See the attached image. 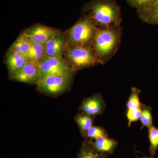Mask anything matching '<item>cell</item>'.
Segmentation results:
<instances>
[{
    "label": "cell",
    "instance_id": "obj_1",
    "mask_svg": "<svg viewBox=\"0 0 158 158\" xmlns=\"http://www.w3.org/2000/svg\"><path fill=\"white\" fill-rule=\"evenodd\" d=\"M121 34L120 26L97 29L92 42L93 51L101 64L111 59L118 49Z\"/></svg>",
    "mask_w": 158,
    "mask_h": 158
},
{
    "label": "cell",
    "instance_id": "obj_2",
    "mask_svg": "<svg viewBox=\"0 0 158 158\" xmlns=\"http://www.w3.org/2000/svg\"><path fill=\"white\" fill-rule=\"evenodd\" d=\"M91 19L100 28L120 26L121 18L118 7L110 1L97 3L92 9Z\"/></svg>",
    "mask_w": 158,
    "mask_h": 158
},
{
    "label": "cell",
    "instance_id": "obj_3",
    "mask_svg": "<svg viewBox=\"0 0 158 158\" xmlns=\"http://www.w3.org/2000/svg\"><path fill=\"white\" fill-rule=\"evenodd\" d=\"M74 73L42 78L37 84V90L40 93L48 96L57 97L61 95L70 88Z\"/></svg>",
    "mask_w": 158,
    "mask_h": 158
},
{
    "label": "cell",
    "instance_id": "obj_4",
    "mask_svg": "<svg viewBox=\"0 0 158 158\" xmlns=\"http://www.w3.org/2000/svg\"><path fill=\"white\" fill-rule=\"evenodd\" d=\"M97 29L91 19L85 18L69 30V39L73 45L88 46L93 42Z\"/></svg>",
    "mask_w": 158,
    "mask_h": 158
},
{
    "label": "cell",
    "instance_id": "obj_5",
    "mask_svg": "<svg viewBox=\"0 0 158 158\" xmlns=\"http://www.w3.org/2000/svg\"><path fill=\"white\" fill-rule=\"evenodd\" d=\"M66 55L72 67L75 70L101 63L93 51L88 46L73 45L67 49Z\"/></svg>",
    "mask_w": 158,
    "mask_h": 158
},
{
    "label": "cell",
    "instance_id": "obj_6",
    "mask_svg": "<svg viewBox=\"0 0 158 158\" xmlns=\"http://www.w3.org/2000/svg\"><path fill=\"white\" fill-rule=\"evenodd\" d=\"M41 79L50 76L66 74L75 70L62 58L45 56L39 64Z\"/></svg>",
    "mask_w": 158,
    "mask_h": 158
},
{
    "label": "cell",
    "instance_id": "obj_7",
    "mask_svg": "<svg viewBox=\"0 0 158 158\" xmlns=\"http://www.w3.org/2000/svg\"><path fill=\"white\" fill-rule=\"evenodd\" d=\"M10 79L16 81L29 85H36L41 79L39 65L28 61L19 70L9 77Z\"/></svg>",
    "mask_w": 158,
    "mask_h": 158
},
{
    "label": "cell",
    "instance_id": "obj_8",
    "mask_svg": "<svg viewBox=\"0 0 158 158\" xmlns=\"http://www.w3.org/2000/svg\"><path fill=\"white\" fill-rule=\"evenodd\" d=\"M59 31L56 29L42 25H36L26 29L23 34L32 43L44 45Z\"/></svg>",
    "mask_w": 158,
    "mask_h": 158
},
{
    "label": "cell",
    "instance_id": "obj_9",
    "mask_svg": "<svg viewBox=\"0 0 158 158\" xmlns=\"http://www.w3.org/2000/svg\"><path fill=\"white\" fill-rule=\"evenodd\" d=\"M106 107V104L101 94L97 93L83 100L79 107L80 112L91 116L102 115Z\"/></svg>",
    "mask_w": 158,
    "mask_h": 158
},
{
    "label": "cell",
    "instance_id": "obj_10",
    "mask_svg": "<svg viewBox=\"0 0 158 158\" xmlns=\"http://www.w3.org/2000/svg\"><path fill=\"white\" fill-rule=\"evenodd\" d=\"M66 44V37L59 31L44 44L45 56L62 58Z\"/></svg>",
    "mask_w": 158,
    "mask_h": 158
},
{
    "label": "cell",
    "instance_id": "obj_11",
    "mask_svg": "<svg viewBox=\"0 0 158 158\" xmlns=\"http://www.w3.org/2000/svg\"><path fill=\"white\" fill-rule=\"evenodd\" d=\"M28 61L27 57L9 49L6 57V65L9 77L23 68Z\"/></svg>",
    "mask_w": 158,
    "mask_h": 158
},
{
    "label": "cell",
    "instance_id": "obj_12",
    "mask_svg": "<svg viewBox=\"0 0 158 158\" xmlns=\"http://www.w3.org/2000/svg\"><path fill=\"white\" fill-rule=\"evenodd\" d=\"M94 148L97 152L110 156L114 152L118 145V142L109 137H100L92 140Z\"/></svg>",
    "mask_w": 158,
    "mask_h": 158
},
{
    "label": "cell",
    "instance_id": "obj_13",
    "mask_svg": "<svg viewBox=\"0 0 158 158\" xmlns=\"http://www.w3.org/2000/svg\"><path fill=\"white\" fill-rule=\"evenodd\" d=\"M139 16L144 22L158 25V0H154L147 7L139 9Z\"/></svg>",
    "mask_w": 158,
    "mask_h": 158
},
{
    "label": "cell",
    "instance_id": "obj_14",
    "mask_svg": "<svg viewBox=\"0 0 158 158\" xmlns=\"http://www.w3.org/2000/svg\"><path fill=\"white\" fill-rule=\"evenodd\" d=\"M106 154L97 152L94 148L92 140L85 139L77 154V158H106Z\"/></svg>",
    "mask_w": 158,
    "mask_h": 158
},
{
    "label": "cell",
    "instance_id": "obj_15",
    "mask_svg": "<svg viewBox=\"0 0 158 158\" xmlns=\"http://www.w3.org/2000/svg\"><path fill=\"white\" fill-rule=\"evenodd\" d=\"M94 117L80 112L75 116V121L78 127L81 135L85 138L88 130L93 126Z\"/></svg>",
    "mask_w": 158,
    "mask_h": 158
},
{
    "label": "cell",
    "instance_id": "obj_16",
    "mask_svg": "<svg viewBox=\"0 0 158 158\" xmlns=\"http://www.w3.org/2000/svg\"><path fill=\"white\" fill-rule=\"evenodd\" d=\"M31 44L32 43L22 34L14 41L10 49L15 51L27 57V55L31 48Z\"/></svg>",
    "mask_w": 158,
    "mask_h": 158
},
{
    "label": "cell",
    "instance_id": "obj_17",
    "mask_svg": "<svg viewBox=\"0 0 158 158\" xmlns=\"http://www.w3.org/2000/svg\"><path fill=\"white\" fill-rule=\"evenodd\" d=\"M45 56L44 45L32 43L27 58L29 61L39 65Z\"/></svg>",
    "mask_w": 158,
    "mask_h": 158
},
{
    "label": "cell",
    "instance_id": "obj_18",
    "mask_svg": "<svg viewBox=\"0 0 158 158\" xmlns=\"http://www.w3.org/2000/svg\"><path fill=\"white\" fill-rule=\"evenodd\" d=\"M141 109V114L140 120L141 122V129L144 127L150 128L154 126L151 106L142 103Z\"/></svg>",
    "mask_w": 158,
    "mask_h": 158
},
{
    "label": "cell",
    "instance_id": "obj_19",
    "mask_svg": "<svg viewBox=\"0 0 158 158\" xmlns=\"http://www.w3.org/2000/svg\"><path fill=\"white\" fill-rule=\"evenodd\" d=\"M141 90L136 88H131V95L129 98L127 107V110H136L141 109V104L140 102L139 94Z\"/></svg>",
    "mask_w": 158,
    "mask_h": 158
},
{
    "label": "cell",
    "instance_id": "obj_20",
    "mask_svg": "<svg viewBox=\"0 0 158 158\" xmlns=\"http://www.w3.org/2000/svg\"><path fill=\"white\" fill-rule=\"evenodd\" d=\"M148 137L150 142V153L151 156H154L158 149V128L154 126L148 129Z\"/></svg>",
    "mask_w": 158,
    "mask_h": 158
},
{
    "label": "cell",
    "instance_id": "obj_21",
    "mask_svg": "<svg viewBox=\"0 0 158 158\" xmlns=\"http://www.w3.org/2000/svg\"><path fill=\"white\" fill-rule=\"evenodd\" d=\"M108 137V133L101 127L93 126L88 130L85 137V139L94 140L100 137Z\"/></svg>",
    "mask_w": 158,
    "mask_h": 158
},
{
    "label": "cell",
    "instance_id": "obj_22",
    "mask_svg": "<svg viewBox=\"0 0 158 158\" xmlns=\"http://www.w3.org/2000/svg\"><path fill=\"white\" fill-rule=\"evenodd\" d=\"M141 109L136 110H127L126 116L128 121V125L130 127L131 124L134 122L138 121L141 118Z\"/></svg>",
    "mask_w": 158,
    "mask_h": 158
},
{
    "label": "cell",
    "instance_id": "obj_23",
    "mask_svg": "<svg viewBox=\"0 0 158 158\" xmlns=\"http://www.w3.org/2000/svg\"><path fill=\"white\" fill-rule=\"evenodd\" d=\"M154 0H128L132 6L137 7L139 9H143L153 2Z\"/></svg>",
    "mask_w": 158,
    "mask_h": 158
},
{
    "label": "cell",
    "instance_id": "obj_24",
    "mask_svg": "<svg viewBox=\"0 0 158 158\" xmlns=\"http://www.w3.org/2000/svg\"><path fill=\"white\" fill-rule=\"evenodd\" d=\"M141 158H158V157H154L153 156H151L150 157L144 156Z\"/></svg>",
    "mask_w": 158,
    "mask_h": 158
}]
</instances>
